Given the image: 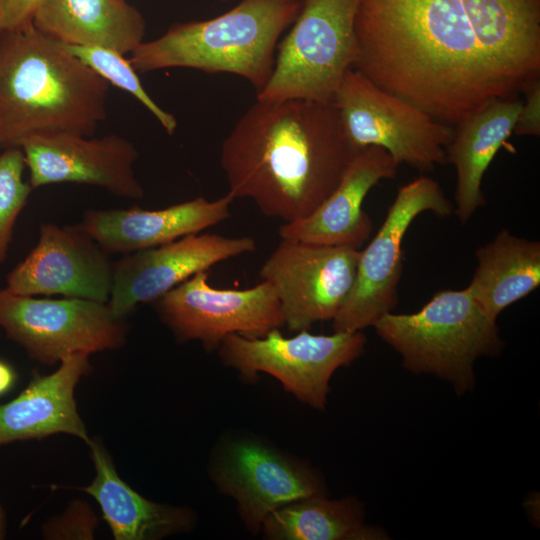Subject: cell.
<instances>
[{
	"mask_svg": "<svg viewBox=\"0 0 540 540\" xmlns=\"http://www.w3.org/2000/svg\"><path fill=\"white\" fill-rule=\"evenodd\" d=\"M372 327L401 356L405 369L435 375L457 395L473 389L476 360L497 356L504 347L496 319L466 288L440 291L415 313L388 312Z\"/></svg>",
	"mask_w": 540,
	"mask_h": 540,
	"instance_id": "obj_5",
	"label": "cell"
},
{
	"mask_svg": "<svg viewBox=\"0 0 540 540\" xmlns=\"http://www.w3.org/2000/svg\"><path fill=\"white\" fill-rule=\"evenodd\" d=\"M109 84L36 29L0 31V146L46 134L92 136L106 118Z\"/></svg>",
	"mask_w": 540,
	"mask_h": 540,
	"instance_id": "obj_3",
	"label": "cell"
},
{
	"mask_svg": "<svg viewBox=\"0 0 540 540\" xmlns=\"http://www.w3.org/2000/svg\"><path fill=\"white\" fill-rule=\"evenodd\" d=\"M153 303L179 340H199L207 350L217 348L229 334L262 337L284 325L280 302L264 280L248 289H217L202 271Z\"/></svg>",
	"mask_w": 540,
	"mask_h": 540,
	"instance_id": "obj_11",
	"label": "cell"
},
{
	"mask_svg": "<svg viewBox=\"0 0 540 540\" xmlns=\"http://www.w3.org/2000/svg\"><path fill=\"white\" fill-rule=\"evenodd\" d=\"M261 530L275 540L383 539L385 533L364 525V510L355 498L330 500L325 495L291 502L270 513Z\"/></svg>",
	"mask_w": 540,
	"mask_h": 540,
	"instance_id": "obj_24",
	"label": "cell"
},
{
	"mask_svg": "<svg viewBox=\"0 0 540 540\" xmlns=\"http://www.w3.org/2000/svg\"><path fill=\"white\" fill-rule=\"evenodd\" d=\"M398 164L378 146L360 149L330 195L309 215L284 222L281 239L358 248L371 235L373 224L362 209L368 192L381 180L396 176Z\"/></svg>",
	"mask_w": 540,
	"mask_h": 540,
	"instance_id": "obj_17",
	"label": "cell"
},
{
	"mask_svg": "<svg viewBox=\"0 0 540 540\" xmlns=\"http://www.w3.org/2000/svg\"><path fill=\"white\" fill-rule=\"evenodd\" d=\"M525 102L519 110L513 134L539 136L540 134V80L533 83L525 92Z\"/></svg>",
	"mask_w": 540,
	"mask_h": 540,
	"instance_id": "obj_27",
	"label": "cell"
},
{
	"mask_svg": "<svg viewBox=\"0 0 540 540\" xmlns=\"http://www.w3.org/2000/svg\"><path fill=\"white\" fill-rule=\"evenodd\" d=\"M358 70L445 124L540 80V0H359Z\"/></svg>",
	"mask_w": 540,
	"mask_h": 540,
	"instance_id": "obj_1",
	"label": "cell"
},
{
	"mask_svg": "<svg viewBox=\"0 0 540 540\" xmlns=\"http://www.w3.org/2000/svg\"><path fill=\"white\" fill-rule=\"evenodd\" d=\"M256 249L252 237L191 234L175 241L124 254L113 262V284L107 302L123 319L137 305L154 302L196 273Z\"/></svg>",
	"mask_w": 540,
	"mask_h": 540,
	"instance_id": "obj_15",
	"label": "cell"
},
{
	"mask_svg": "<svg viewBox=\"0 0 540 540\" xmlns=\"http://www.w3.org/2000/svg\"><path fill=\"white\" fill-rule=\"evenodd\" d=\"M358 248L281 239L260 270L280 302L284 325L307 330L333 320L353 286Z\"/></svg>",
	"mask_w": 540,
	"mask_h": 540,
	"instance_id": "obj_12",
	"label": "cell"
},
{
	"mask_svg": "<svg viewBox=\"0 0 540 540\" xmlns=\"http://www.w3.org/2000/svg\"><path fill=\"white\" fill-rule=\"evenodd\" d=\"M477 267L466 290L491 318L540 285V243L501 230L475 252Z\"/></svg>",
	"mask_w": 540,
	"mask_h": 540,
	"instance_id": "obj_23",
	"label": "cell"
},
{
	"mask_svg": "<svg viewBox=\"0 0 540 540\" xmlns=\"http://www.w3.org/2000/svg\"><path fill=\"white\" fill-rule=\"evenodd\" d=\"M427 211L440 218L454 213L435 180L422 176L399 188L378 232L359 251L353 286L333 318L334 332L361 331L392 312L398 301L404 236L414 219Z\"/></svg>",
	"mask_w": 540,
	"mask_h": 540,
	"instance_id": "obj_9",
	"label": "cell"
},
{
	"mask_svg": "<svg viewBox=\"0 0 540 540\" xmlns=\"http://www.w3.org/2000/svg\"><path fill=\"white\" fill-rule=\"evenodd\" d=\"M41 0H0V31L23 29L32 24Z\"/></svg>",
	"mask_w": 540,
	"mask_h": 540,
	"instance_id": "obj_28",
	"label": "cell"
},
{
	"mask_svg": "<svg viewBox=\"0 0 540 540\" xmlns=\"http://www.w3.org/2000/svg\"><path fill=\"white\" fill-rule=\"evenodd\" d=\"M357 152L331 103L256 99L223 140L220 164L234 199L290 222L330 195Z\"/></svg>",
	"mask_w": 540,
	"mask_h": 540,
	"instance_id": "obj_2",
	"label": "cell"
},
{
	"mask_svg": "<svg viewBox=\"0 0 540 540\" xmlns=\"http://www.w3.org/2000/svg\"><path fill=\"white\" fill-rule=\"evenodd\" d=\"M32 24L62 44L100 46L124 55L145 35L141 13L126 0H41Z\"/></svg>",
	"mask_w": 540,
	"mask_h": 540,
	"instance_id": "obj_20",
	"label": "cell"
},
{
	"mask_svg": "<svg viewBox=\"0 0 540 540\" xmlns=\"http://www.w3.org/2000/svg\"><path fill=\"white\" fill-rule=\"evenodd\" d=\"M331 104L357 151L378 146L398 165L405 163L421 171L448 163L446 149L453 128L384 90L358 70L351 68L345 73Z\"/></svg>",
	"mask_w": 540,
	"mask_h": 540,
	"instance_id": "obj_7",
	"label": "cell"
},
{
	"mask_svg": "<svg viewBox=\"0 0 540 540\" xmlns=\"http://www.w3.org/2000/svg\"><path fill=\"white\" fill-rule=\"evenodd\" d=\"M365 343L361 331L315 335L302 330L284 337L276 328L262 337L229 334L218 348L223 362L245 379L269 374L298 400L323 410L332 375L356 360Z\"/></svg>",
	"mask_w": 540,
	"mask_h": 540,
	"instance_id": "obj_8",
	"label": "cell"
},
{
	"mask_svg": "<svg viewBox=\"0 0 540 540\" xmlns=\"http://www.w3.org/2000/svg\"><path fill=\"white\" fill-rule=\"evenodd\" d=\"M212 474L220 490L235 499L246 527L255 533L278 508L325 495L323 481L311 468L254 440L225 444L214 460Z\"/></svg>",
	"mask_w": 540,
	"mask_h": 540,
	"instance_id": "obj_14",
	"label": "cell"
},
{
	"mask_svg": "<svg viewBox=\"0 0 540 540\" xmlns=\"http://www.w3.org/2000/svg\"><path fill=\"white\" fill-rule=\"evenodd\" d=\"M25 167L20 147L5 148L0 154V265L6 259L16 220L33 189L23 179Z\"/></svg>",
	"mask_w": 540,
	"mask_h": 540,
	"instance_id": "obj_26",
	"label": "cell"
},
{
	"mask_svg": "<svg viewBox=\"0 0 540 540\" xmlns=\"http://www.w3.org/2000/svg\"><path fill=\"white\" fill-rule=\"evenodd\" d=\"M52 374H34L13 400L0 405V444L66 433L89 442L74 399V389L90 369L89 354L75 353L60 361Z\"/></svg>",
	"mask_w": 540,
	"mask_h": 540,
	"instance_id": "obj_19",
	"label": "cell"
},
{
	"mask_svg": "<svg viewBox=\"0 0 540 540\" xmlns=\"http://www.w3.org/2000/svg\"><path fill=\"white\" fill-rule=\"evenodd\" d=\"M20 148L33 189L49 184L79 183L99 186L117 197H144V189L133 168L138 151L122 136L46 134L26 140Z\"/></svg>",
	"mask_w": 540,
	"mask_h": 540,
	"instance_id": "obj_16",
	"label": "cell"
},
{
	"mask_svg": "<svg viewBox=\"0 0 540 540\" xmlns=\"http://www.w3.org/2000/svg\"><path fill=\"white\" fill-rule=\"evenodd\" d=\"M522 101L498 100L456 124L447 146V162L456 171L454 214L462 224L485 204L482 179L514 125Z\"/></svg>",
	"mask_w": 540,
	"mask_h": 540,
	"instance_id": "obj_21",
	"label": "cell"
},
{
	"mask_svg": "<svg viewBox=\"0 0 540 540\" xmlns=\"http://www.w3.org/2000/svg\"><path fill=\"white\" fill-rule=\"evenodd\" d=\"M122 320L107 303L35 298L0 290V326L31 358L47 364L75 353L90 355L121 347L126 335Z\"/></svg>",
	"mask_w": 540,
	"mask_h": 540,
	"instance_id": "obj_10",
	"label": "cell"
},
{
	"mask_svg": "<svg viewBox=\"0 0 540 540\" xmlns=\"http://www.w3.org/2000/svg\"><path fill=\"white\" fill-rule=\"evenodd\" d=\"M63 45L107 83L134 96L153 114L168 134L172 135L175 132L177 128L175 116L163 110L149 96L140 82L137 71L124 54L100 46Z\"/></svg>",
	"mask_w": 540,
	"mask_h": 540,
	"instance_id": "obj_25",
	"label": "cell"
},
{
	"mask_svg": "<svg viewBox=\"0 0 540 540\" xmlns=\"http://www.w3.org/2000/svg\"><path fill=\"white\" fill-rule=\"evenodd\" d=\"M113 262L77 225L42 223L39 239L8 275V291L18 295H62L107 303Z\"/></svg>",
	"mask_w": 540,
	"mask_h": 540,
	"instance_id": "obj_13",
	"label": "cell"
},
{
	"mask_svg": "<svg viewBox=\"0 0 540 540\" xmlns=\"http://www.w3.org/2000/svg\"><path fill=\"white\" fill-rule=\"evenodd\" d=\"M4 535H5V516L0 506V539L4 538Z\"/></svg>",
	"mask_w": 540,
	"mask_h": 540,
	"instance_id": "obj_30",
	"label": "cell"
},
{
	"mask_svg": "<svg viewBox=\"0 0 540 540\" xmlns=\"http://www.w3.org/2000/svg\"><path fill=\"white\" fill-rule=\"evenodd\" d=\"M298 1H303V0H298Z\"/></svg>",
	"mask_w": 540,
	"mask_h": 540,
	"instance_id": "obj_31",
	"label": "cell"
},
{
	"mask_svg": "<svg viewBox=\"0 0 540 540\" xmlns=\"http://www.w3.org/2000/svg\"><path fill=\"white\" fill-rule=\"evenodd\" d=\"M301 5L298 0H242L215 18L172 25L138 45L129 60L140 73L178 67L232 73L259 92L273 71L278 39Z\"/></svg>",
	"mask_w": 540,
	"mask_h": 540,
	"instance_id": "obj_4",
	"label": "cell"
},
{
	"mask_svg": "<svg viewBox=\"0 0 540 540\" xmlns=\"http://www.w3.org/2000/svg\"><path fill=\"white\" fill-rule=\"evenodd\" d=\"M229 193L214 201L204 197L158 210H88L80 223L83 232L108 254H128L157 247L217 225L231 215Z\"/></svg>",
	"mask_w": 540,
	"mask_h": 540,
	"instance_id": "obj_18",
	"label": "cell"
},
{
	"mask_svg": "<svg viewBox=\"0 0 540 540\" xmlns=\"http://www.w3.org/2000/svg\"><path fill=\"white\" fill-rule=\"evenodd\" d=\"M88 445L96 477L82 490L98 502L116 540L158 539L189 526L186 511L154 503L138 494L118 476L100 444L90 440Z\"/></svg>",
	"mask_w": 540,
	"mask_h": 540,
	"instance_id": "obj_22",
	"label": "cell"
},
{
	"mask_svg": "<svg viewBox=\"0 0 540 540\" xmlns=\"http://www.w3.org/2000/svg\"><path fill=\"white\" fill-rule=\"evenodd\" d=\"M16 380L17 374L14 368L8 362L0 359V397L11 391Z\"/></svg>",
	"mask_w": 540,
	"mask_h": 540,
	"instance_id": "obj_29",
	"label": "cell"
},
{
	"mask_svg": "<svg viewBox=\"0 0 540 540\" xmlns=\"http://www.w3.org/2000/svg\"><path fill=\"white\" fill-rule=\"evenodd\" d=\"M359 0H303L288 34L277 45L271 76L256 99L331 103L357 59Z\"/></svg>",
	"mask_w": 540,
	"mask_h": 540,
	"instance_id": "obj_6",
	"label": "cell"
}]
</instances>
